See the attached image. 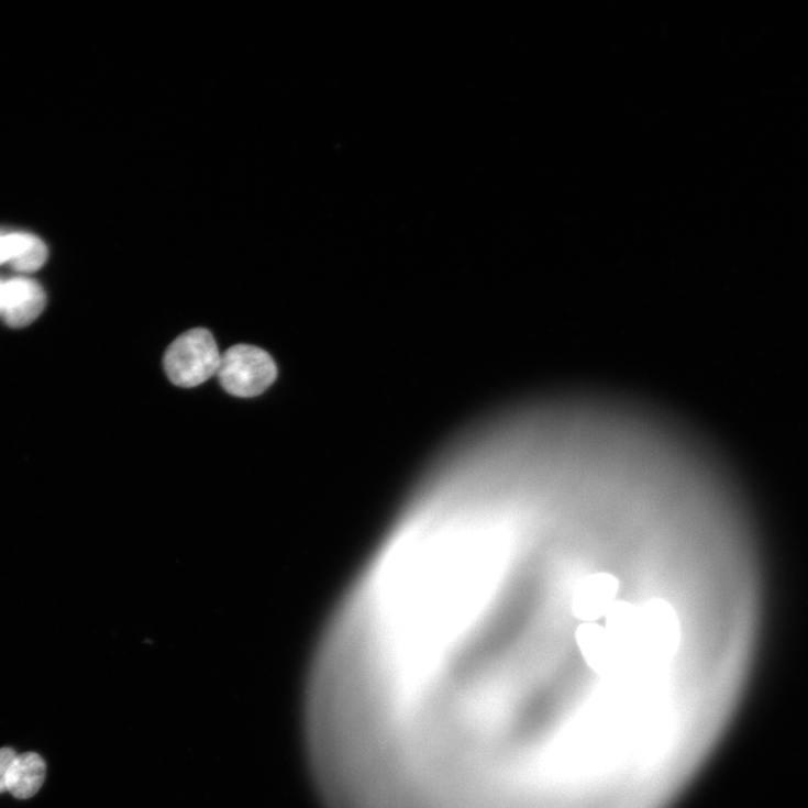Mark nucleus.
Instances as JSON below:
<instances>
[{"label": "nucleus", "mask_w": 808, "mask_h": 808, "mask_svg": "<svg viewBox=\"0 0 808 808\" xmlns=\"http://www.w3.org/2000/svg\"><path fill=\"white\" fill-rule=\"evenodd\" d=\"M622 650L639 665L668 672L678 651L679 627L673 609L663 601L635 608Z\"/></svg>", "instance_id": "nucleus-1"}, {"label": "nucleus", "mask_w": 808, "mask_h": 808, "mask_svg": "<svg viewBox=\"0 0 808 808\" xmlns=\"http://www.w3.org/2000/svg\"><path fill=\"white\" fill-rule=\"evenodd\" d=\"M222 354L210 332L195 329L179 336L165 355L170 381L181 388H195L218 374Z\"/></svg>", "instance_id": "nucleus-2"}, {"label": "nucleus", "mask_w": 808, "mask_h": 808, "mask_svg": "<svg viewBox=\"0 0 808 808\" xmlns=\"http://www.w3.org/2000/svg\"><path fill=\"white\" fill-rule=\"evenodd\" d=\"M218 375L222 387L230 395L253 398L274 385L278 369L273 357L265 351L240 344L222 354Z\"/></svg>", "instance_id": "nucleus-3"}, {"label": "nucleus", "mask_w": 808, "mask_h": 808, "mask_svg": "<svg viewBox=\"0 0 808 808\" xmlns=\"http://www.w3.org/2000/svg\"><path fill=\"white\" fill-rule=\"evenodd\" d=\"M45 302V294L37 283L16 278L3 284L0 313L9 326L22 329L42 313Z\"/></svg>", "instance_id": "nucleus-4"}, {"label": "nucleus", "mask_w": 808, "mask_h": 808, "mask_svg": "<svg viewBox=\"0 0 808 808\" xmlns=\"http://www.w3.org/2000/svg\"><path fill=\"white\" fill-rule=\"evenodd\" d=\"M618 579L608 573L588 576L578 586L573 599V613L584 623L598 622L618 602Z\"/></svg>", "instance_id": "nucleus-5"}, {"label": "nucleus", "mask_w": 808, "mask_h": 808, "mask_svg": "<svg viewBox=\"0 0 808 808\" xmlns=\"http://www.w3.org/2000/svg\"><path fill=\"white\" fill-rule=\"evenodd\" d=\"M46 766L40 754L26 752L18 754L8 781V790L19 798L33 797L42 787L45 779Z\"/></svg>", "instance_id": "nucleus-6"}, {"label": "nucleus", "mask_w": 808, "mask_h": 808, "mask_svg": "<svg viewBox=\"0 0 808 808\" xmlns=\"http://www.w3.org/2000/svg\"><path fill=\"white\" fill-rule=\"evenodd\" d=\"M38 237L29 233L0 234V265L13 266L36 243Z\"/></svg>", "instance_id": "nucleus-7"}, {"label": "nucleus", "mask_w": 808, "mask_h": 808, "mask_svg": "<svg viewBox=\"0 0 808 808\" xmlns=\"http://www.w3.org/2000/svg\"><path fill=\"white\" fill-rule=\"evenodd\" d=\"M16 757L18 754L13 749H0V794L8 790L9 775Z\"/></svg>", "instance_id": "nucleus-8"}, {"label": "nucleus", "mask_w": 808, "mask_h": 808, "mask_svg": "<svg viewBox=\"0 0 808 808\" xmlns=\"http://www.w3.org/2000/svg\"><path fill=\"white\" fill-rule=\"evenodd\" d=\"M2 288H3V283H0V298H2Z\"/></svg>", "instance_id": "nucleus-9"}]
</instances>
